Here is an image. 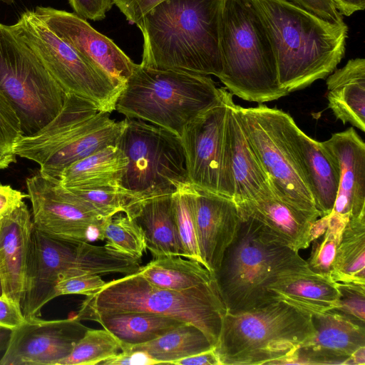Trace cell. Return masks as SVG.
<instances>
[{"instance_id": "cell-39", "label": "cell", "mask_w": 365, "mask_h": 365, "mask_svg": "<svg viewBox=\"0 0 365 365\" xmlns=\"http://www.w3.org/2000/svg\"><path fill=\"white\" fill-rule=\"evenodd\" d=\"M340 297L331 310L365 324V284L336 282Z\"/></svg>"}, {"instance_id": "cell-15", "label": "cell", "mask_w": 365, "mask_h": 365, "mask_svg": "<svg viewBox=\"0 0 365 365\" xmlns=\"http://www.w3.org/2000/svg\"><path fill=\"white\" fill-rule=\"evenodd\" d=\"M26 183L36 228L62 238L103 240L101 227L105 219L61 186L58 179L38 173L28 178Z\"/></svg>"}, {"instance_id": "cell-17", "label": "cell", "mask_w": 365, "mask_h": 365, "mask_svg": "<svg viewBox=\"0 0 365 365\" xmlns=\"http://www.w3.org/2000/svg\"><path fill=\"white\" fill-rule=\"evenodd\" d=\"M88 329L75 316L56 320L25 319L12 330L0 365H58Z\"/></svg>"}, {"instance_id": "cell-9", "label": "cell", "mask_w": 365, "mask_h": 365, "mask_svg": "<svg viewBox=\"0 0 365 365\" xmlns=\"http://www.w3.org/2000/svg\"><path fill=\"white\" fill-rule=\"evenodd\" d=\"M109 114L84 98L67 93L57 115L33 135L21 136L14 152L38 164L41 175L58 180L71 164L115 145L125 122L115 121Z\"/></svg>"}, {"instance_id": "cell-44", "label": "cell", "mask_w": 365, "mask_h": 365, "mask_svg": "<svg viewBox=\"0 0 365 365\" xmlns=\"http://www.w3.org/2000/svg\"><path fill=\"white\" fill-rule=\"evenodd\" d=\"M25 320L21 307L5 295L0 297V327L14 329Z\"/></svg>"}, {"instance_id": "cell-8", "label": "cell", "mask_w": 365, "mask_h": 365, "mask_svg": "<svg viewBox=\"0 0 365 365\" xmlns=\"http://www.w3.org/2000/svg\"><path fill=\"white\" fill-rule=\"evenodd\" d=\"M222 88L206 75L137 64L115 103L126 118L141 120L181 136L198 115L216 104Z\"/></svg>"}, {"instance_id": "cell-23", "label": "cell", "mask_w": 365, "mask_h": 365, "mask_svg": "<svg viewBox=\"0 0 365 365\" xmlns=\"http://www.w3.org/2000/svg\"><path fill=\"white\" fill-rule=\"evenodd\" d=\"M268 289L274 300L286 302L312 316L334 309L340 297L336 282L309 268L279 275Z\"/></svg>"}, {"instance_id": "cell-34", "label": "cell", "mask_w": 365, "mask_h": 365, "mask_svg": "<svg viewBox=\"0 0 365 365\" xmlns=\"http://www.w3.org/2000/svg\"><path fill=\"white\" fill-rule=\"evenodd\" d=\"M123 351V344L106 329L88 328L71 354L58 365H95Z\"/></svg>"}, {"instance_id": "cell-19", "label": "cell", "mask_w": 365, "mask_h": 365, "mask_svg": "<svg viewBox=\"0 0 365 365\" xmlns=\"http://www.w3.org/2000/svg\"><path fill=\"white\" fill-rule=\"evenodd\" d=\"M196 190V227L200 257L203 266L213 274L236 236L241 217L232 198Z\"/></svg>"}, {"instance_id": "cell-13", "label": "cell", "mask_w": 365, "mask_h": 365, "mask_svg": "<svg viewBox=\"0 0 365 365\" xmlns=\"http://www.w3.org/2000/svg\"><path fill=\"white\" fill-rule=\"evenodd\" d=\"M10 27L66 93L91 102L99 110L109 113L115 110L122 88L56 36L33 9L23 11Z\"/></svg>"}, {"instance_id": "cell-35", "label": "cell", "mask_w": 365, "mask_h": 365, "mask_svg": "<svg viewBox=\"0 0 365 365\" xmlns=\"http://www.w3.org/2000/svg\"><path fill=\"white\" fill-rule=\"evenodd\" d=\"M106 246L140 260L147 245L141 227L121 212L106 219L101 227Z\"/></svg>"}, {"instance_id": "cell-48", "label": "cell", "mask_w": 365, "mask_h": 365, "mask_svg": "<svg viewBox=\"0 0 365 365\" xmlns=\"http://www.w3.org/2000/svg\"><path fill=\"white\" fill-rule=\"evenodd\" d=\"M342 15L349 16L356 11H362L365 8V0H332Z\"/></svg>"}, {"instance_id": "cell-20", "label": "cell", "mask_w": 365, "mask_h": 365, "mask_svg": "<svg viewBox=\"0 0 365 365\" xmlns=\"http://www.w3.org/2000/svg\"><path fill=\"white\" fill-rule=\"evenodd\" d=\"M322 143L336 160L339 184L331 213L346 218L365 214V144L354 128Z\"/></svg>"}, {"instance_id": "cell-5", "label": "cell", "mask_w": 365, "mask_h": 365, "mask_svg": "<svg viewBox=\"0 0 365 365\" xmlns=\"http://www.w3.org/2000/svg\"><path fill=\"white\" fill-rule=\"evenodd\" d=\"M220 50L219 79L232 95L262 103L289 93L279 85L272 46L252 0H225Z\"/></svg>"}, {"instance_id": "cell-16", "label": "cell", "mask_w": 365, "mask_h": 365, "mask_svg": "<svg viewBox=\"0 0 365 365\" xmlns=\"http://www.w3.org/2000/svg\"><path fill=\"white\" fill-rule=\"evenodd\" d=\"M33 10L56 36L123 89L136 63L110 38L75 13L41 6Z\"/></svg>"}, {"instance_id": "cell-41", "label": "cell", "mask_w": 365, "mask_h": 365, "mask_svg": "<svg viewBox=\"0 0 365 365\" xmlns=\"http://www.w3.org/2000/svg\"><path fill=\"white\" fill-rule=\"evenodd\" d=\"M315 16L337 25H345L341 14L332 0H282Z\"/></svg>"}, {"instance_id": "cell-46", "label": "cell", "mask_w": 365, "mask_h": 365, "mask_svg": "<svg viewBox=\"0 0 365 365\" xmlns=\"http://www.w3.org/2000/svg\"><path fill=\"white\" fill-rule=\"evenodd\" d=\"M27 196L9 185H0V218L19 206Z\"/></svg>"}, {"instance_id": "cell-26", "label": "cell", "mask_w": 365, "mask_h": 365, "mask_svg": "<svg viewBox=\"0 0 365 365\" xmlns=\"http://www.w3.org/2000/svg\"><path fill=\"white\" fill-rule=\"evenodd\" d=\"M126 215L143 230L147 249L153 257L183 256L172 195L143 200L136 203Z\"/></svg>"}, {"instance_id": "cell-52", "label": "cell", "mask_w": 365, "mask_h": 365, "mask_svg": "<svg viewBox=\"0 0 365 365\" xmlns=\"http://www.w3.org/2000/svg\"><path fill=\"white\" fill-rule=\"evenodd\" d=\"M1 1L8 4L11 5L14 3L15 0H0Z\"/></svg>"}, {"instance_id": "cell-29", "label": "cell", "mask_w": 365, "mask_h": 365, "mask_svg": "<svg viewBox=\"0 0 365 365\" xmlns=\"http://www.w3.org/2000/svg\"><path fill=\"white\" fill-rule=\"evenodd\" d=\"M99 323L124 345L153 340L184 324L178 319L150 312H120L92 314L86 319Z\"/></svg>"}, {"instance_id": "cell-18", "label": "cell", "mask_w": 365, "mask_h": 365, "mask_svg": "<svg viewBox=\"0 0 365 365\" xmlns=\"http://www.w3.org/2000/svg\"><path fill=\"white\" fill-rule=\"evenodd\" d=\"M314 335L281 364H346L365 346V324L329 310L312 316Z\"/></svg>"}, {"instance_id": "cell-27", "label": "cell", "mask_w": 365, "mask_h": 365, "mask_svg": "<svg viewBox=\"0 0 365 365\" xmlns=\"http://www.w3.org/2000/svg\"><path fill=\"white\" fill-rule=\"evenodd\" d=\"M329 108L336 119L365 131V60L350 59L327 79Z\"/></svg>"}, {"instance_id": "cell-38", "label": "cell", "mask_w": 365, "mask_h": 365, "mask_svg": "<svg viewBox=\"0 0 365 365\" xmlns=\"http://www.w3.org/2000/svg\"><path fill=\"white\" fill-rule=\"evenodd\" d=\"M22 136L20 120L8 101L0 93V170L16 163V144Z\"/></svg>"}, {"instance_id": "cell-6", "label": "cell", "mask_w": 365, "mask_h": 365, "mask_svg": "<svg viewBox=\"0 0 365 365\" xmlns=\"http://www.w3.org/2000/svg\"><path fill=\"white\" fill-rule=\"evenodd\" d=\"M140 260L106 245L62 238L34 225L27 252L20 307L24 318L39 317L43 307L57 297L59 279L83 273L106 275L138 272Z\"/></svg>"}, {"instance_id": "cell-22", "label": "cell", "mask_w": 365, "mask_h": 365, "mask_svg": "<svg viewBox=\"0 0 365 365\" xmlns=\"http://www.w3.org/2000/svg\"><path fill=\"white\" fill-rule=\"evenodd\" d=\"M32 227L31 215L24 201L0 218V274L4 294L19 305Z\"/></svg>"}, {"instance_id": "cell-1", "label": "cell", "mask_w": 365, "mask_h": 365, "mask_svg": "<svg viewBox=\"0 0 365 365\" xmlns=\"http://www.w3.org/2000/svg\"><path fill=\"white\" fill-rule=\"evenodd\" d=\"M225 0H164L135 24L143 37L140 65L220 78Z\"/></svg>"}, {"instance_id": "cell-14", "label": "cell", "mask_w": 365, "mask_h": 365, "mask_svg": "<svg viewBox=\"0 0 365 365\" xmlns=\"http://www.w3.org/2000/svg\"><path fill=\"white\" fill-rule=\"evenodd\" d=\"M232 96L222 88L220 101L190 122L180 139L187 178L195 188L233 199L226 142L227 114Z\"/></svg>"}, {"instance_id": "cell-36", "label": "cell", "mask_w": 365, "mask_h": 365, "mask_svg": "<svg viewBox=\"0 0 365 365\" xmlns=\"http://www.w3.org/2000/svg\"><path fill=\"white\" fill-rule=\"evenodd\" d=\"M91 210L105 220L123 212L125 215L143 200L121 185L86 189H68Z\"/></svg>"}, {"instance_id": "cell-12", "label": "cell", "mask_w": 365, "mask_h": 365, "mask_svg": "<svg viewBox=\"0 0 365 365\" xmlns=\"http://www.w3.org/2000/svg\"><path fill=\"white\" fill-rule=\"evenodd\" d=\"M115 146L128 160L120 185L141 200L172 195L189 181L180 137L138 119L125 118Z\"/></svg>"}, {"instance_id": "cell-21", "label": "cell", "mask_w": 365, "mask_h": 365, "mask_svg": "<svg viewBox=\"0 0 365 365\" xmlns=\"http://www.w3.org/2000/svg\"><path fill=\"white\" fill-rule=\"evenodd\" d=\"M238 106L230 98L226 120V142L236 204L273 191L246 134Z\"/></svg>"}, {"instance_id": "cell-45", "label": "cell", "mask_w": 365, "mask_h": 365, "mask_svg": "<svg viewBox=\"0 0 365 365\" xmlns=\"http://www.w3.org/2000/svg\"><path fill=\"white\" fill-rule=\"evenodd\" d=\"M99 365H153L158 361L146 352L139 350H125L98 364Z\"/></svg>"}, {"instance_id": "cell-43", "label": "cell", "mask_w": 365, "mask_h": 365, "mask_svg": "<svg viewBox=\"0 0 365 365\" xmlns=\"http://www.w3.org/2000/svg\"><path fill=\"white\" fill-rule=\"evenodd\" d=\"M164 0H115V4L130 24H136L145 14Z\"/></svg>"}, {"instance_id": "cell-30", "label": "cell", "mask_w": 365, "mask_h": 365, "mask_svg": "<svg viewBox=\"0 0 365 365\" xmlns=\"http://www.w3.org/2000/svg\"><path fill=\"white\" fill-rule=\"evenodd\" d=\"M137 273L158 287L174 291H183L214 279L202 264L178 255L153 257Z\"/></svg>"}, {"instance_id": "cell-7", "label": "cell", "mask_w": 365, "mask_h": 365, "mask_svg": "<svg viewBox=\"0 0 365 365\" xmlns=\"http://www.w3.org/2000/svg\"><path fill=\"white\" fill-rule=\"evenodd\" d=\"M314 334L312 315L276 300L226 311L215 351L220 365L281 364Z\"/></svg>"}, {"instance_id": "cell-33", "label": "cell", "mask_w": 365, "mask_h": 365, "mask_svg": "<svg viewBox=\"0 0 365 365\" xmlns=\"http://www.w3.org/2000/svg\"><path fill=\"white\" fill-rule=\"evenodd\" d=\"M197 190L190 181L180 184L172 194L175 222L183 250V257L203 265L196 227Z\"/></svg>"}, {"instance_id": "cell-47", "label": "cell", "mask_w": 365, "mask_h": 365, "mask_svg": "<svg viewBox=\"0 0 365 365\" xmlns=\"http://www.w3.org/2000/svg\"><path fill=\"white\" fill-rule=\"evenodd\" d=\"M176 365H220L215 347L210 350L173 361Z\"/></svg>"}, {"instance_id": "cell-28", "label": "cell", "mask_w": 365, "mask_h": 365, "mask_svg": "<svg viewBox=\"0 0 365 365\" xmlns=\"http://www.w3.org/2000/svg\"><path fill=\"white\" fill-rule=\"evenodd\" d=\"M127 165L123 151L115 145H108L66 167L58 181L68 189L119 185Z\"/></svg>"}, {"instance_id": "cell-31", "label": "cell", "mask_w": 365, "mask_h": 365, "mask_svg": "<svg viewBox=\"0 0 365 365\" xmlns=\"http://www.w3.org/2000/svg\"><path fill=\"white\" fill-rule=\"evenodd\" d=\"M214 347L199 328L184 323L146 343L124 345L123 351H143L158 361V364H171L175 361Z\"/></svg>"}, {"instance_id": "cell-49", "label": "cell", "mask_w": 365, "mask_h": 365, "mask_svg": "<svg viewBox=\"0 0 365 365\" xmlns=\"http://www.w3.org/2000/svg\"><path fill=\"white\" fill-rule=\"evenodd\" d=\"M346 364L353 365H364L365 364V346L361 347L357 349L349 357Z\"/></svg>"}, {"instance_id": "cell-42", "label": "cell", "mask_w": 365, "mask_h": 365, "mask_svg": "<svg viewBox=\"0 0 365 365\" xmlns=\"http://www.w3.org/2000/svg\"><path fill=\"white\" fill-rule=\"evenodd\" d=\"M74 13L84 19L100 21L115 4V0H68Z\"/></svg>"}, {"instance_id": "cell-32", "label": "cell", "mask_w": 365, "mask_h": 365, "mask_svg": "<svg viewBox=\"0 0 365 365\" xmlns=\"http://www.w3.org/2000/svg\"><path fill=\"white\" fill-rule=\"evenodd\" d=\"M336 282L365 284V214L349 218L331 273Z\"/></svg>"}, {"instance_id": "cell-3", "label": "cell", "mask_w": 365, "mask_h": 365, "mask_svg": "<svg viewBox=\"0 0 365 365\" xmlns=\"http://www.w3.org/2000/svg\"><path fill=\"white\" fill-rule=\"evenodd\" d=\"M236 236L212 275L230 312L258 308L274 300L268 287L279 275L308 268L307 262L257 218L240 212Z\"/></svg>"}, {"instance_id": "cell-40", "label": "cell", "mask_w": 365, "mask_h": 365, "mask_svg": "<svg viewBox=\"0 0 365 365\" xmlns=\"http://www.w3.org/2000/svg\"><path fill=\"white\" fill-rule=\"evenodd\" d=\"M106 284L100 274L83 273L59 279L55 289L57 297L72 294L87 297L98 292Z\"/></svg>"}, {"instance_id": "cell-10", "label": "cell", "mask_w": 365, "mask_h": 365, "mask_svg": "<svg viewBox=\"0 0 365 365\" xmlns=\"http://www.w3.org/2000/svg\"><path fill=\"white\" fill-rule=\"evenodd\" d=\"M246 134L261 162L274 192L292 207L314 220L320 217L294 138L292 117L259 103L238 106Z\"/></svg>"}, {"instance_id": "cell-25", "label": "cell", "mask_w": 365, "mask_h": 365, "mask_svg": "<svg viewBox=\"0 0 365 365\" xmlns=\"http://www.w3.org/2000/svg\"><path fill=\"white\" fill-rule=\"evenodd\" d=\"M294 142L308 180L316 208L320 217L333 210L339 184L336 160L322 142L312 139L296 124Z\"/></svg>"}, {"instance_id": "cell-2", "label": "cell", "mask_w": 365, "mask_h": 365, "mask_svg": "<svg viewBox=\"0 0 365 365\" xmlns=\"http://www.w3.org/2000/svg\"><path fill=\"white\" fill-rule=\"evenodd\" d=\"M274 51L278 81L288 93L331 74L345 53L347 26L337 25L282 0H252Z\"/></svg>"}, {"instance_id": "cell-37", "label": "cell", "mask_w": 365, "mask_h": 365, "mask_svg": "<svg viewBox=\"0 0 365 365\" xmlns=\"http://www.w3.org/2000/svg\"><path fill=\"white\" fill-rule=\"evenodd\" d=\"M327 215V228L322 240L317 238L312 242V252L306 262L312 272L331 279V273L336 250L349 219L331 212Z\"/></svg>"}, {"instance_id": "cell-51", "label": "cell", "mask_w": 365, "mask_h": 365, "mask_svg": "<svg viewBox=\"0 0 365 365\" xmlns=\"http://www.w3.org/2000/svg\"><path fill=\"white\" fill-rule=\"evenodd\" d=\"M4 294V287H3V282L1 276L0 274V297H2Z\"/></svg>"}, {"instance_id": "cell-50", "label": "cell", "mask_w": 365, "mask_h": 365, "mask_svg": "<svg viewBox=\"0 0 365 365\" xmlns=\"http://www.w3.org/2000/svg\"><path fill=\"white\" fill-rule=\"evenodd\" d=\"M11 329L0 327V351L6 350L11 334Z\"/></svg>"}, {"instance_id": "cell-4", "label": "cell", "mask_w": 365, "mask_h": 365, "mask_svg": "<svg viewBox=\"0 0 365 365\" xmlns=\"http://www.w3.org/2000/svg\"><path fill=\"white\" fill-rule=\"evenodd\" d=\"M75 315L80 321L92 314L150 312L199 328L215 346L226 313L214 279L183 291L158 287L137 272L111 280L87 296Z\"/></svg>"}, {"instance_id": "cell-11", "label": "cell", "mask_w": 365, "mask_h": 365, "mask_svg": "<svg viewBox=\"0 0 365 365\" xmlns=\"http://www.w3.org/2000/svg\"><path fill=\"white\" fill-rule=\"evenodd\" d=\"M0 93L17 114L22 136L33 135L53 119L67 94L10 25L2 23Z\"/></svg>"}, {"instance_id": "cell-24", "label": "cell", "mask_w": 365, "mask_h": 365, "mask_svg": "<svg viewBox=\"0 0 365 365\" xmlns=\"http://www.w3.org/2000/svg\"><path fill=\"white\" fill-rule=\"evenodd\" d=\"M236 205L240 212L263 222L295 251L312 243L311 229L316 220L282 200L274 191Z\"/></svg>"}]
</instances>
